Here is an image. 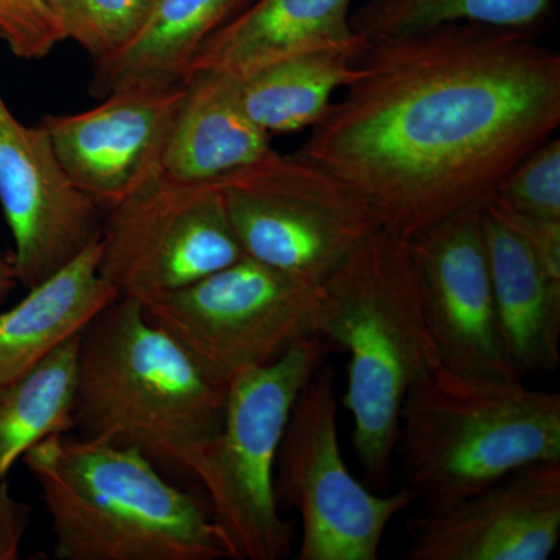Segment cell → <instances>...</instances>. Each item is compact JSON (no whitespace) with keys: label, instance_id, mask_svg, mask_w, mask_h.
I'll use <instances>...</instances> for the list:
<instances>
[{"label":"cell","instance_id":"obj_1","mask_svg":"<svg viewBox=\"0 0 560 560\" xmlns=\"http://www.w3.org/2000/svg\"><path fill=\"white\" fill-rule=\"evenodd\" d=\"M560 125V57L526 31L455 24L371 44L298 154L408 238L495 197Z\"/></svg>","mask_w":560,"mask_h":560},{"label":"cell","instance_id":"obj_2","mask_svg":"<svg viewBox=\"0 0 560 560\" xmlns=\"http://www.w3.org/2000/svg\"><path fill=\"white\" fill-rule=\"evenodd\" d=\"M228 386L201 370L142 302L117 298L80 334L73 430L132 448L172 481L223 423Z\"/></svg>","mask_w":560,"mask_h":560},{"label":"cell","instance_id":"obj_3","mask_svg":"<svg viewBox=\"0 0 560 560\" xmlns=\"http://www.w3.org/2000/svg\"><path fill=\"white\" fill-rule=\"evenodd\" d=\"M319 334L348 352L346 410L368 481L386 492L400 410L412 386L440 366L408 238L377 230L323 283Z\"/></svg>","mask_w":560,"mask_h":560},{"label":"cell","instance_id":"obj_4","mask_svg":"<svg viewBox=\"0 0 560 560\" xmlns=\"http://www.w3.org/2000/svg\"><path fill=\"white\" fill-rule=\"evenodd\" d=\"M22 460L43 493L57 559L226 558L206 499L138 451L61 433Z\"/></svg>","mask_w":560,"mask_h":560},{"label":"cell","instance_id":"obj_5","mask_svg":"<svg viewBox=\"0 0 560 560\" xmlns=\"http://www.w3.org/2000/svg\"><path fill=\"white\" fill-rule=\"evenodd\" d=\"M396 455L423 510H445L514 471L560 460V396L440 364L405 397Z\"/></svg>","mask_w":560,"mask_h":560},{"label":"cell","instance_id":"obj_6","mask_svg":"<svg viewBox=\"0 0 560 560\" xmlns=\"http://www.w3.org/2000/svg\"><path fill=\"white\" fill-rule=\"evenodd\" d=\"M334 345L305 338L267 366L228 385L219 433L191 463L226 558L279 560L291 555L296 523L280 515L276 459L291 408Z\"/></svg>","mask_w":560,"mask_h":560},{"label":"cell","instance_id":"obj_7","mask_svg":"<svg viewBox=\"0 0 560 560\" xmlns=\"http://www.w3.org/2000/svg\"><path fill=\"white\" fill-rule=\"evenodd\" d=\"M215 180L243 254L307 285H323L381 230L359 191L298 153L271 149Z\"/></svg>","mask_w":560,"mask_h":560},{"label":"cell","instance_id":"obj_8","mask_svg":"<svg viewBox=\"0 0 560 560\" xmlns=\"http://www.w3.org/2000/svg\"><path fill=\"white\" fill-rule=\"evenodd\" d=\"M323 285H307L243 256L189 287L142 302L213 381L267 366L296 342L320 335Z\"/></svg>","mask_w":560,"mask_h":560},{"label":"cell","instance_id":"obj_9","mask_svg":"<svg viewBox=\"0 0 560 560\" xmlns=\"http://www.w3.org/2000/svg\"><path fill=\"white\" fill-rule=\"evenodd\" d=\"M280 510L301 518L298 560H377L389 523L418 495L372 492L342 458L335 372L320 364L291 408L276 459Z\"/></svg>","mask_w":560,"mask_h":560},{"label":"cell","instance_id":"obj_10","mask_svg":"<svg viewBox=\"0 0 560 560\" xmlns=\"http://www.w3.org/2000/svg\"><path fill=\"white\" fill-rule=\"evenodd\" d=\"M243 256L219 180L187 183L161 172L108 210L98 271L120 298L147 302Z\"/></svg>","mask_w":560,"mask_h":560},{"label":"cell","instance_id":"obj_11","mask_svg":"<svg viewBox=\"0 0 560 560\" xmlns=\"http://www.w3.org/2000/svg\"><path fill=\"white\" fill-rule=\"evenodd\" d=\"M0 205L18 283L39 285L101 241L102 209L72 186L43 125L27 127L0 94Z\"/></svg>","mask_w":560,"mask_h":560},{"label":"cell","instance_id":"obj_12","mask_svg":"<svg viewBox=\"0 0 560 560\" xmlns=\"http://www.w3.org/2000/svg\"><path fill=\"white\" fill-rule=\"evenodd\" d=\"M410 245L441 363L460 374L518 378L501 340L482 208L440 221Z\"/></svg>","mask_w":560,"mask_h":560},{"label":"cell","instance_id":"obj_13","mask_svg":"<svg viewBox=\"0 0 560 560\" xmlns=\"http://www.w3.org/2000/svg\"><path fill=\"white\" fill-rule=\"evenodd\" d=\"M183 84L128 88L95 108L40 120L72 186L108 212L162 172Z\"/></svg>","mask_w":560,"mask_h":560},{"label":"cell","instance_id":"obj_14","mask_svg":"<svg viewBox=\"0 0 560 560\" xmlns=\"http://www.w3.org/2000/svg\"><path fill=\"white\" fill-rule=\"evenodd\" d=\"M407 560H547L560 537V460L533 464L408 522Z\"/></svg>","mask_w":560,"mask_h":560},{"label":"cell","instance_id":"obj_15","mask_svg":"<svg viewBox=\"0 0 560 560\" xmlns=\"http://www.w3.org/2000/svg\"><path fill=\"white\" fill-rule=\"evenodd\" d=\"M271 150V135L243 108L237 80L219 72H191L173 119L162 173L208 183L242 171Z\"/></svg>","mask_w":560,"mask_h":560},{"label":"cell","instance_id":"obj_16","mask_svg":"<svg viewBox=\"0 0 560 560\" xmlns=\"http://www.w3.org/2000/svg\"><path fill=\"white\" fill-rule=\"evenodd\" d=\"M350 5L352 0H254L202 44L189 75L206 70L241 79L302 51L370 46L350 25Z\"/></svg>","mask_w":560,"mask_h":560},{"label":"cell","instance_id":"obj_17","mask_svg":"<svg viewBox=\"0 0 560 560\" xmlns=\"http://www.w3.org/2000/svg\"><path fill=\"white\" fill-rule=\"evenodd\" d=\"M482 231L501 340L518 378L559 364L560 282L486 205Z\"/></svg>","mask_w":560,"mask_h":560},{"label":"cell","instance_id":"obj_18","mask_svg":"<svg viewBox=\"0 0 560 560\" xmlns=\"http://www.w3.org/2000/svg\"><path fill=\"white\" fill-rule=\"evenodd\" d=\"M101 241L0 313V385L24 377L119 296L98 271Z\"/></svg>","mask_w":560,"mask_h":560},{"label":"cell","instance_id":"obj_19","mask_svg":"<svg viewBox=\"0 0 560 560\" xmlns=\"http://www.w3.org/2000/svg\"><path fill=\"white\" fill-rule=\"evenodd\" d=\"M254 0H158L138 38L95 62L90 94L105 98L128 88H175L189 75L202 44Z\"/></svg>","mask_w":560,"mask_h":560},{"label":"cell","instance_id":"obj_20","mask_svg":"<svg viewBox=\"0 0 560 560\" xmlns=\"http://www.w3.org/2000/svg\"><path fill=\"white\" fill-rule=\"evenodd\" d=\"M370 46L302 51L237 80L243 108L268 135L312 130L334 103L335 92L359 77Z\"/></svg>","mask_w":560,"mask_h":560},{"label":"cell","instance_id":"obj_21","mask_svg":"<svg viewBox=\"0 0 560 560\" xmlns=\"http://www.w3.org/2000/svg\"><path fill=\"white\" fill-rule=\"evenodd\" d=\"M80 335L40 361L35 370L0 385V481L32 447L73 430Z\"/></svg>","mask_w":560,"mask_h":560},{"label":"cell","instance_id":"obj_22","mask_svg":"<svg viewBox=\"0 0 560 560\" xmlns=\"http://www.w3.org/2000/svg\"><path fill=\"white\" fill-rule=\"evenodd\" d=\"M552 3L555 0H366L350 13V25L370 46L455 24L529 32Z\"/></svg>","mask_w":560,"mask_h":560},{"label":"cell","instance_id":"obj_23","mask_svg":"<svg viewBox=\"0 0 560 560\" xmlns=\"http://www.w3.org/2000/svg\"><path fill=\"white\" fill-rule=\"evenodd\" d=\"M158 0H47L62 38L92 58L109 60L138 38Z\"/></svg>","mask_w":560,"mask_h":560},{"label":"cell","instance_id":"obj_24","mask_svg":"<svg viewBox=\"0 0 560 560\" xmlns=\"http://www.w3.org/2000/svg\"><path fill=\"white\" fill-rule=\"evenodd\" d=\"M492 202L539 219L560 220V140H545L510 172Z\"/></svg>","mask_w":560,"mask_h":560},{"label":"cell","instance_id":"obj_25","mask_svg":"<svg viewBox=\"0 0 560 560\" xmlns=\"http://www.w3.org/2000/svg\"><path fill=\"white\" fill-rule=\"evenodd\" d=\"M0 39L21 60H43L62 43L47 0H0Z\"/></svg>","mask_w":560,"mask_h":560},{"label":"cell","instance_id":"obj_26","mask_svg":"<svg viewBox=\"0 0 560 560\" xmlns=\"http://www.w3.org/2000/svg\"><path fill=\"white\" fill-rule=\"evenodd\" d=\"M488 205L528 246L545 272L560 282V220L525 215L492 201Z\"/></svg>","mask_w":560,"mask_h":560},{"label":"cell","instance_id":"obj_27","mask_svg":"<svg viewBox=\"0 0 560 560\" xmlns=\"http://www.w3.org/2000/svg\"><path fill=\"white\" fill-rule=\"evenodd\" d=\"M31 522L32 508L11 493L7 478L0 481V560L20 559Z\"/></svg>","mask_w":560,"mask_h":560},{"label":"cell","instance_id":"obj_28","mask_svg":"<svg viewBox=\"0 0 560 560\" xmlns=\"http://www.w3.org/2000/svg\"><path fill=\"white\" fill-rule=\"evenodd\" d=\"M18 285L16 272H14L13 264L0 256V304L7 301L11 291Z\"/></svg>","mask_w":560,"mask_h":560}]
</instances>
